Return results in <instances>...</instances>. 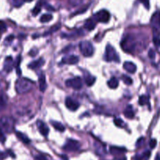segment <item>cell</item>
<instances>
[{
	"instance_id": "6da1fadb",
	"label": "cell",
	"mask_w": 160,
	"mask_h": 160,
	"mask_svg": "<svg viewBox=\"0 0 160 160\" xmlns=\"http://www.w3.org/2000/svg\"><path fill=\"white\" fill-rule=\"evenodd\" d=\"M120 46L122 49L128 53H134V52L136 50L138 44H137V39L135 37L132 35L125 36L121 41Z\"/></svg>"
},
{
	"instance_id": "7a4b0ae2",
	"label": "cell",
	"mask_w": 160,
	"mask_h": 160,
	"mask_svg": "<svg viewBox=\"0 0 160 160\" xmlns=\"http://www.w3.org/2000/svg\"><path fill=\"white\" fill-rule=\"evenodd\" d=\"M34 82L27 78H20L16 81L15 89L18 94H24L30 91L33 87Z\"/></svg>"
},
{
	"instance_id": "3957f363",
	"label": "cell",
	"mask_w": 160,
	"mask_h": 160,
	"mask_svg": "<svg viewBox=\"0 0 160 160\" xmlns=\"http://www.w3.org/2000/svg\"><path fill=\"white\" fill-rule=\"evenodd\" d=\"M14 120L12 117H2L0 119V126L2 131L7 134L12 133L14 130Z\"/></svg>"
},
{
	"instance_id": "277c9868",
	"label": "cell",
	"mask_w": 160,
	"mask_h": 160,
	"mask_svg": "<svg viewBox=\"0 0 160 160\" xmlns=\"http://www.w3.org/2000/svg\"><path fill=\"white\" fill-rule=\"evenodd\" d=\"M105 59L107 62H115V63H120V56L117 53L116 49L109 44H108L105 48Z\"/></svg>"
},
{
	"instance_id": "5b68a950",
	"label": "cell",
	"mask_w": 160,
	"mask_h": 160,
	"mask_svg": "<svg viewBox=\"0 0 160 160\" xmlns=\"http://www.w3.org/2000/svg\"><path fill=\"white\" fill-rule=\"evenodd\" d=\"M79 49L82 55L85 57H91L94 53V47L88 41H82L80 42Z\"/></svg>"
},
{
	"instance_id": "8992f818",
	"label": "cell",
	"mask_w": 160,
	"mask_h": 160,
	"mask_svg": "<svg viewBox=\"0 0 160 160\" xmlns=\"http://www.w3.org/2000/svg\"><path fill=\"white\" fill-rule=\"evenodd\" d=\"M65 84L67 87H71L74 90H80L83 86V81L80 77H75L67 80Z\"/></svg>"
},
{
	"instance_id": "52a82bcc",
	"label": "cell",
	"mask_w": 160,
	"mask_h": 160,
	"mask_svg": "<svg viewBox=\"0 0 160 160\" xmlns=\"http://www.w3.org/2000/svg\"><path fill=\"white\" fill-rule=\"evenodd\" d=\"M93 18L95 19L96 22L105 24V23H108L109 21V20H110V13L107 10H102L96 13L94 15Z\"/></svg>"
},
{
	"instance_id": "ba28073f",
	"label": "cell",
	"mask_w": 160,
	"mask_h": 160,
	"mask_svg": "<svg viewBox=\"0 0 160 160\" xmlns=\"http://www.w3.org/2000/svg\"><path fill=\"white\" fill-rule=\"evenodd\" d=\"M80 148H81V144L79 141L73 139H68L63 146V149L68 152H76L79 150Z\"/></svg>"
},
{
	"instance_id": "9c48e42d",
	"label": "cell",
	"mask_w": 160,
	"mask_h": 160,
	"mask_svg": "<svg viewBox=\"0 0 160 160\" xmlns=\"http://www.w3.org/2000/svg\"><path fill=\"white\" fill-rule=\"evenodd\" d=\"M65 105L69 110L70 111H76L80 107V103L77 101L73 99L70 97L66 98L65 100Z\"/></svg>"
},
{
	"instance_id": "30bf717a",
	"label": "cell",
	"mask_w": 160,
	"mask_h": 160,
	"mask_svg": "<svg viewBox=\"0 0 160 160\" xmlns=\"http://www.w3.org/2000/svg\"><path fill=\"white\" fill-rule=\"evenodd\" d=\"M79 62V57L75 55H70L68 56H65L61 60V64H69V65H73L77 64Z\"/></svg>"
},
{
	"instance_id": "8fae6325",
	"label": "cell",
	"mask_w": 160,
	"mask_h": 160,
	"mask_svg": "<svg viewBox=\"0 0 160 160\" xmlns=\"http://www.w3.org/2000/svg\"><path fill=\"white\" fill-rule=\"evenodd\" d=\"M151 24L154 29L160 28V11H157L152 15L151 18Z\"/></svg>"
},
{
	"instance_id": "7c38bea8",
	"label": "cell",
	"mask_w": 160,
	"mask_h": 160,
	"mask_svg": "<svg viewBox=\"0 0 160 160\" xmlns=\"http://www.w3.org/2000/svg\"><path fill=\"white\" fill-rule=\"evenodd\" d=\"M37 126H38V131H39L40 134L45 137H47L49 133V129L47 125L42 121H38L37 122Z\"/></svg>"
},
{
	"instance_id": "4fadbf2b",
	"label": "cell",
	"mask_w": 160,
	"mask_h": 160,
	"mask_svg": "<svg viewBox=\"0 0 160 160\" xmlns=\"http://www.w3.org/2000/svg\"><path fill=\"white\" fill-rule=\"evenodd\" d=\"M111 154H113L115 156H122L126 152V148H122V147L111 146L109 148Z\"/></svg>"
},
{
	"instance_id": "5bb4252c",
	"label": "cell",
	"mask_w": 160,
	"mask_h": 160,
	"mask_svg": "<svg viewBox=\"0 0 160 160\" xmlns=\"http://www.w3.org/2000/svg\"><path fill=\"white\" fill-rule=\"evenodd\" d=\"M38 84H39V90L42 92H44L46 90V87H47L46 75L44 73H40L39 76H38Z\"/></svg>"
},
{
	"instance_id": "9a60e30c",
	"label": "cell",
	"mask_w": 160,
	"mask_h": 160,
	"mask_svg": "<svg viewBox=\"0 0 160 160\" xmlns=\"http://www.w3.org/2000/svg\"><path fill=\"white\" fill-rule=\"evenodd\" d=\"M123 69L130 73H135L137 71V67L132 62L126 61L123 63Z\"/></svg>"
},
{
	"instance_id": "2e32d148",
	"label": "cell",
	"mask_w": 160,
	"mask_h": 160,
	"mask_svg": "<svg viewBox=\"0 0 160 160\" xmlns=\"http://www.w3.org/2000/svg\"><path fill=\"white\" fill-rule=\"evenodd\" d=\"M4 70L7 73H10L11 70H13V58L10 57V56H8L6 57V59H5L4 62Z\"/></svg>"
},
{
	"instance_id": "e0dca14e",
	"label": "cell",
	"mask_w": 160,
	"mask_h": 160,
	"mask_svg": "<svg viewBox=\"0 0 160 160\" xmlns=\"http://www.w3.org/2000/svg\"><path fill=\"white\" fill-rule=\"evenodd\" d=\"M123 115L127 119H133L135 117V110L131 105H127L123 111Z\"/></svg>"
},
{
	"instance_id": "ac0fdd59",
	"label": "cell",
	"mask_w": 160,
	"mask_h": 160,
	"mask_svg": "<svg viewBox=\"0 0 160 160\" xmlns=\"http://www.w3.org/2000/svg\"><path fill=\"white\" fill-rule=\"evenodd\" d=\"M44 63H45L44 59L39 58V59H37V60H34V61L31 62V63H30L29 65H28V67L31 70H36L38 69V68L41 67L42 66H43Z\"/></svg>"
},
{
	"instance_id": "d6986e66",
	"label": "cell",
	"mask_w": 160,
	"mask_h": 160,
	"mask_svg": "<svg viewBox=\"0 0 160 160\" xmlns=\"http://www.w3.org/2000/svg\"><path fill=\"white\" fill-rule=\"evenodd\" d=\"M96 23H97V22L95 21L94 18H90V19L86 20V22L84 23V28L85 29H87L88 31H93V30L95 28V27H96Z\"/></svg>"
},
{
	"instance_id": "ffe728a7",
	"label": "cell",
	"mask_w": 160,
	"mask_h": 160,
	"mask_svg": "<svg viewBox=\"0 0 160 160\" xmlns=\"http://www.w3.org/2000/svg\"><path fill=\"white\" fill-rule=\"evenodd\" d=\"M152 41H153V43H154L155 46L159 47V46H160V34L158 30L154 29V31H153V38H152Z\"/></svg>"
},
{
	"instance_id": "44dd1931",
	"label": "cell",
	"mask_w": 160,
	"mask_h": 160,
	"mask_svg": "<svg viewBox=\"0 0 160 160\" xmlns=\"http://www.w3.org/2000/svg\"><path fill=\"white\" fill-rule=\"evenodd\" d=\"M7 105V96L3 91H0V109H4Z\"/></svg>"
},
{
	"instance_id": "7402d4cb",
	"label": "cell",
	"mask_w": 160,
	"mask_h": 160,
	"mask_svg": "<svg viewBox=\"0 0 160 160\" xmlns=\"http://www.w3.org/2000/svg\"><path fill=\"white\" fill-rule=\"evenodd\" d=\"M16 137H17V138L20 141H21L22 142L24 143V144H30V142H31V140H30V139L28 138V137L26 136L24 134H23V133L19 132V131H16Z\"/></svg>"
},
{
	"instance_id": "603a6c76",
	"label": "cell",
	"mask_w": 160,
	"mask_h": 160,
	"mask_svg": "<svg viewBox=\"0 0 160 160\" xmlns=\"http://www.w3.org/2000/svg\"><path fill=\"white\" fill-rule=\"evenodd\" d=\"M95 151L97 152V154L99 156L104 155L105 153V145L101 143H95Z\"/></svg>"
},
{
	"instance_id": "cb8c5ba5",
	"label": "cell",
	"mask_w": 160,
	"mask_h": 160,
	"mask_svg": "<svg viewBox=\"0 0 160 160\" xmlns=\"http://www.w3.org/2000/svg\"><path fill=\"white\" fill-rule=\"evenodd\" d=\"M107 84L109 86V87L112 89H116L119 86V81L115 77H111L110 79L108 81Z\"/></svg>"
},
{
	"instance_id": "d4e9b609",
	"label": "cell",
	"mask_w": 160,
	"mask_h": 160,
	"mask_svg": "<svg viewBox=\"0 0 160 160\" xmlns=\"http://www.w3.org/2000/svg\"><path fill=\"white\" fill-rule=\"evenodd\" d=\"M51 124L52 125V126L56 131H59V132H64L65 131V126H63L61 123L57 122V121H51Z\"/></svg>"
},
{
	"instance_id": "484cf974",
	"label": "cell",
	"mask_w": 160,
	"mask_h": 160,
	"mask_svg": "<svg viewBox=\"0 0 160 160\" xmlns=\"http://www.w3.org/2000/svg\"><path fill=\"white\" fill-rule=\"evenodd\" d=\"M95 80H96V78H95V77H93V76L90 75V74H87V76H85L84 77L85 84H86L87 86H88V87H91V86H92V85L95 84Z\"/></svg>"
},
{
	"instance_id": "4316f807",
	"label": "cell",
	"mask_w": 160,
	"mask_h": 160,
	"mask_svg": "<svg viewBox=\"0 0 160 160\" xmlns=\"http://www.w3.org/2000/svg\"><path fill=\"white\" fill-rule=\"evenodd\" d=\"M52 20V15L50 13L43 14L41 18H40V22L42 23H48V22L51 21Z\"/></svg>"
},
{
	"instance_id": "83f0119b",
	"label": "cell",
	"mask_w": 160,
	"mask_h": 160,
	"mask_svg": "<svg viewBox=\"0 0 160 160\" xmlns=\"http://www.w3.org/2000/svg\"><path fill=\"white\" fill-rule=\"evenodd\" d=\"M138 103L140 105H145L148 104V97L146 95H141L138 99Z\"/></svg>"
},
{
	"instance_id": "f1b7e54d",
	"label": "cell",
	"mask_w": 160,
	"mask_h": 160,
	"mask_svg": "<svg viewBox=\"0 0 160 160\" xmlns=\"http://www.w3.org/2000/svg\"><path fill=\"white\" fill-rule=\"evenodd\" d=\"M60 27H61V25H60V24H55V25L52 26V28H50V29L49 30V31H48L47 32H46V33L44 34V35H48V34H52L53 32L57 31L58 30H59V28H60Z\"/></svg>"
},
{
	"instance_id": "f546056e",
	"label": "cell",
	"mask_w": 160,
	"mask_h": 160,
	"mask_svg": "<svg viewBox=\"0 0 160 160\" xmlns=\"http://www.w3.org/2000/svg\"><path fill=\"white\" fill-rule=\"evenodd\" d=\"M121 79L123 81V83L126 85H131L133 84V81L131 78V77H129L127 75H123L121 77Z\"/></svg>"
},
{
	"instance_id": "4dcf8cb0",
	"label": "cell",
	"mask_w": 160,
	"mask_h": 160,
	"mask_svg": "<svg viewBox=\"0 0 160 160\" xmlns=\"http://www.w3.org/2000/svg\"><path fill=\"white\" fill-rule=\"evenodd\" d=\"M41 10H42V6H41V4L38 3V5H36L34 6V8L32 10V14L33 16H37L40 12H41Z\"/></svg>"
},
{
	"instance_id": "1f68e13d",
	"label": "cell",
	"mask_w": 160,
	"mask_h": 160,
	"mask_svg": "<svg viewBox=\"0 0 160 160\" xmlns=\"http://www.w3.org/2000/svg\"><path fill=\"white\" fill-rule=\"evenodd\" d=\"M113 122H114V124L117 126H118V127H123L125 124L124 122H123L120 118L114 119V121H113Z\"/></svg>"
},
{
	"instance_id": "d6a6232c",
	"label": "cell",
	"mask_w": 160,
	"mask_h": 160,
	"mask_svg": "<svg viewBox=\"0 0 160 160\" xmlns=\"http://www.w3.org/2000/svg\"><path fill=\"white\" fill-rule=\"evenodd\" d=\"M13 5L14 7H16V8H19L22 5L24 4V0H12Z\"/></svg>"
},
{
	"instance_id": "836d02e7",
	"label": "cell",
	"mask_w": 160,
	"mask_h": 160,
	"mask_svg": "<svg viewBox=\"0 0 160 160\" xmlns=\"http://www.w3.org/2000/svg\"><path fill=\"white\" fill-rule=\"evenodd\" d=\"M83 1L84 0H69V3L73 6H77L81 4Z\"/></svg>"
},
{
	"instance_id": "e575fe53",
	"label": "cell",
	"mask_w": 160,
	"mask_h": 160,
	"mask_svg": "<svg viewBox=\"0 0 160 160\" xmlns=\"http://www.w3.org/2000/svg\"><path fill=\"white\" fill-rule=\"evenodd\" d=\"M6 136H5L4 133L2 131V129L0 127V142L4 143L6 141Z\"/></svg>"
},
{
	"instance_id": "d590c367",
	"label": "cell",
	"mask_w": 160,
	"mask_h": 160,
	"mask_svg": "<svg viewBox=\"0 0 160 160\" xmlns=\"http://www.w3.org/2000/svg\"><path fill=\"white\" fill-rule=\"evenodd\" d=\"M148 57L152 59H154L156 58V52L154 50L151 49L149 51H148Z\"/></svg>"
},
{
	"instance_id": "8d00e7d4",
	"label": "cell",
	"mask_w": 160,
	"mask_h": 160,
	"mask_svg": "<svg viewBox=\"0 0 160 160\" xmlns=\"http://www.w3.org/2000/svg\"><path fill=\"white\" fill-rule=\"evenodd\" d=\"M156 144H157V141L156 139H152L149 141V146H150L151 148H156Z\"/></svg>"
},
{
	"instance_id": "74e56055",
	"label": "cell",
	"mask_w": 160,
	"mask_h": 160,
	"mask_svg": "<svg viewBox=\"0 0 160 160\" xmlns=\"http://www.w3.org/2000/svg\"><path fill=\"white\" fill-rule=\"evenodd\" d=\"M144 6H145V8L146 9H149L150 6H149V0H139Z\"/></svg>"
},
{
	"instance_id": "f35d334b",
	"label": "cell",
	"mask_w": 160,
	"mask_h": 160,
	"mask_svg": "<svg viewBox=\"0 0 160 160\" xmlns=\"http://www.w3.org/2000/svg\"><path fill=\"white\" fill-rule=\"evenodd\" d=\"M88 6H86V7H84V8H83V10H78V11H77V12L74 13L73 14V16H76V15H77V14H80V13H84L85 11L87 10Z\"/></svg>"
},
{
	"instance_id": "ab89813d",
	"label": "cell",
	"mask_w": 160,
	"mask_h": 160,
	"mask_svg": "<svg viewBox=\"0 0 160 160\" xmlns=\"http://www.w3.org/2000/svg\"><path fill=\"white\" fill-rule=\"evenodd\" d=\"M6 27L5 26V24H0V38H1V35L3 32L6 31Z\"/></svg>"
},
{
	"instance_id": "60d3db41",
	"label": "cell",
	"mask_w": 160,
	"mask_h": 160,
	"mask_svg": "<svg viewBox=\"0 0 160 160\" xmlns=\"http://www.w3.org/2000/svg\"><path fill=\"white\" fill-rule=\"evenodd\" d=\"M44 6H45L46 10H49V11H55V9H54V7H52L51 5H49V4H46V3H45V4H44Z\"/></svg>"
},
{
	"instance_id": "b9f144b4",
	"label": "cell",
	"mask_w": 160,
	"mask_h": 160,
	"mask_svg": "<svg viewBox=\"0 0 160 160\" xmlns=\"http://www.w3.org/2000/svg\"><path fill=\"white\" fill-rule=\"evenodd\" d=\"M14 38V36L13 35V34H11V35L8 36L7 38L5 39V43H8V42H11L13 40Z\"/></svg>"
},
{
	"instance_id": "7bdbcfd3",
	"label": "cell",
	"mask_w": 160,
	"mask_h": 160,
	"mask_svg": "<svg viewBox=\"0 0 160 160\" xmlns=\"http://www.w3.org/2000/svg\"><path fill=\"white\" fill-rule=\"evenodd\" d=\"M36 160H47V159L44 156H37L35 157Z\"/></svg>"
},
{
	"instance_id": "ee69618b",
	"label": "cell",
	"mask_w": 160,
	"mask_h": 160,
	"mask_svg": "<svg viewBox=\"0 0 160 160\" xmlns=\"http://www.w3.org/2000/svg\"><path fill=\"white\" fill-rule=\"evenodd\" d=\"M6 157V155L5 154V153H0V160H2V159H4Z\"/></svg>"
},
{
	"instance_id": "f6af8a7d",
	"label": "cell",
	"mask_w": 160,
	"mask_h": 160,
	"mask_svg": "<svg viewBox=\"0 0 160 160\" xmlns=\"http://www.w3.org/2000/svg\"><path fill=\"white\" fill-rule=\"evenodd\" d=\"M117 160H126V158L125 157V156H120V158H117Z\"/></svg>"
},
{
	"instance_id": "bcb514c9",
	"label": "cell",
	"mask_w": 160,
	"mask_h": 160,
	"mask_svg": "<svg viewBox=\"0 0 160 160\" xmlns=\"http://www.w3.org/2000/svg\"><path fill=\"white\" fill-rule=\"evenodd\" d=\"M134 160H142V157H140L138 156H136L134 159Z\"/></svg>"
},
{
	"instance_id": "7dc6e473",
	"label": "cell",
	"mask_w": 160,
	"mask_h": 160,
	"mask_svg": "<svg viewBox=\"0 0 160 160\" xmlns=\"http://www.w3.org/2000/svg\"><path fill=\"white\" fill-rule=\"evenodd\" d=\"M155 160H160V154H158L157 156H156V159Z\"/></svg>"
},
{
	"instance_id": "c3c4849f",
	"label": "cell",
	"mask_w": 160,
	"mask_h": 160,
	"mask_svg": "<svg viewBox=\"0 0 160 160\" xmlns=\"http://www.w3.org/2000/svg\"><path fill=\"white\" fill-rule=\"evenodd\" d=\"M62 158H63V160H68V159L67 158V156H62Z\"/></svg>"
},
{
	"instance_id": "681fc988",
	"label": "cell",
	"mask_w": 160,
	"mask_h": 160,
	"mask_svg": "<svg viewBox=\"0 0 160 160\" xmlns=\"http://www.w3.org/2000/svg\"><path fill=\"white\" fill-rule=\"evenodd\" d=\"M32 1H33V0H24V2H32Z\"/></svg>"
}]
</instances>
